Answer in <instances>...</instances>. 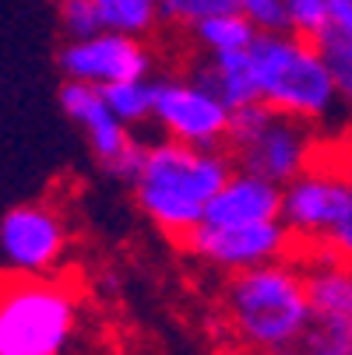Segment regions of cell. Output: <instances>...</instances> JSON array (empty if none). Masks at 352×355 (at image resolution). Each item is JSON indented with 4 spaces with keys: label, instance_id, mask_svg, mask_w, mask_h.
Instances as JSON below:
<instances>
[{
    "label": "cell",
    "instance_id": "obj_7",
    "mask_svg": "<svg viewBox=\"0 0 352 355\" xmlns=\"http://www.w3.org/2000/svg\"><path fill=\"white\" fill-rule=\"evenodd\" d=\"M289 243H292V232L282 218L250 222V225L205 222L187 236V246L197 261H205L208 268H219V271H229V275L282 261L289 253Z\"/></svg>",
    "mask_w": 352,
    "mask_h": 355
},
{
    "label": "cell",
    "instance_id": "obj_26",
    "mask_svg": "<svg viewBox=\"0 0 352 355\" xmlns=\"http://www.w3.org/2000/svg\"><path fill=\"white\" fill-rule=\"evenodd\" d=\"M349 176H352V159H349Z\"/></svg>",
    "mask_w": 352,
    "mask_h": 355
},
{
    "label": "cell",
    "instance_id": "obj_21",
    "mask_svg": "<svg viewBox=\"0 0 352 355\" xmlns=\"http://www.w3.org/2000/svg\"><path fill=\"white\" fill-rule=\"evenodd\" d=\"M60 21L67 39H88L95 32H103V18H99L95 0H60Z\"/></svg>",
    "mask_w": 352,
    "mask_h": 355
},
{
    "label": "cell",
    "instance_id": "obj_13",
    "mask_svg": "<svg viewBox=\"0 0 352 355\" xmlns=\"http://www.w3.org/2000/svg\"><path fill=\"white\" fill-rule=\"evenodd\" d=\"M314 320H352V261L317 246L303 268Z\"/></svg>",
    "mask_w": 352,
    "mask_h": 355
},
{
    "label": "cell",
    "instance_id": "obj_10",
    "mask_svg": "<svg viewBox=\"0 0 352 355\" xmlns=\"http://www.w3.org/2000/svg\"><path fill=\"white\" fill-rule=\"evenodd\" d=\"M67 246V229L46 205H22L11 208L0 222V250L15 271L25 275H49Z\"/></svg>",
    "mask_w": 352,
    "mask_h": 355
},
{
    "label": "cell",
    "instance_id": "obj_25",
    "mask_svg": "<svg viewBox=\"0 0 352 355\" xmlns=\"http://www.w3.org/2000/svg\"><path fill=\"white\" fill-rule=\"evenodd\" d=\"M328 8H331V32L328 35L352 42V0H328Z\"/></svg>",
    "mask_w": 352,
    "mask_h": 355
},
{
    "label": "cell",
    "instance_id": "obj_12",
    "mask_svg": "<svg viewBox=\"0 0 352 355\" xmlns=\"http://www.w3.org/2000/svg\"><path fill=\"white\" fill-rule=\"evenodd\" d=\"M271 218H282V183L258 176L250 169H233L222 190L215 193L205 222L250 225V222H271Z\"/></svg>",
    "mask_w": 352,
    "mask_h": 355
},
{
    "label": "cell",
    "instance_id": "obj_15",
    "mask_svg": "<svg viewBox=\"0 0 352 355\" xmlns=\"http://www.w3.org/2000/svg\"><path fill=\"white\" fill-rule=\"evenodd\" d=\"M197 46L205 49V57H222V53H243V49L254 46L258 28L243 18V11H222L212 15L205 21H197L194 28Z\"/></svg>",
    "mask_w": 352,
    "mask_h": 355
},
{
    "label": "cell",
    "instance_id": "obj_14",
    "mask_svg": "<svg viewBox=\"0 0 352 355\" xmlns=\"http://www.w3.org/2000/svg\"><path fill=\"white\" fill-rule=\"evenodd\" d=\"M194 74H197L201 81H208L233 110H240V106H246V103H258L254 74H250V49H243V53L205 57Z\"/></svg>",
    "mask_w": 352,
    "mask_h": 355
},
{
    "label": "cell",
    "instance_id": "obj_17",
    "mask_svg": "<svg viewBox=\"0 0 352 355\" xmlns=\"http://www.w3.org/2000/svg\"><path fill=\"white\" fill-rule=\"evenodd\" d=\"M95 8H99V18H103L106 28L131 32L141 39L162 21L159 0H95Z\"/></svg>",
    "mask_w": 352,
    "mask_h": 355
},
{
    "label": "cell",
    "instance_id": "obj_20",
    "mask_svg": "<svg viewBox=\"0 0 352 355\" xmlns=\"http://www.w3.org/2000/svg\"><path fill=\"white\" fill-rule=\"evenodd\" d=\"M159 8H162V21L194 28L197 21H205L212 15L240 11V0H159Z\"/></svg>",
    "mask_w": 352,
    "mask_h": 355
},
{
    "label": "cell",
    "instance_id": "obj_1",
    "mask_svg": "<svg viewBox=\"0 0 352 355\" xmlns=\"http://www.w3.org/2000/svg\"><path fill=\"white\" fill-rule=\"evenodd\" d=\"M229 173L233 162L219 148H197L162 137L144 148V162L131 190L137 208L156 229L187 239L208 218V208Z\"/></svg>",
    "mask_w": 352,
    "mask_h": 355
},
{
    "label": "cell",
    "instance_id": "obj_11",
    "mask_svg": "<svg viewBox=\"0 0 352 355\" xmlns=\"http://www.w3.org/2000/svg\"><path fill=\"white\" fill-rule=\"evenodd\" d=\"M60 106L85 130V137H88V144L95 151V159L103 162V166H110L113 159H120L124 151L137 141L131 134V127L110 110L106 92L99 88V85L67 78V85L60 88Z\"/></svg>",
    "mask_w": 352,
    "mask_h": 355
},
{
    "label": "cell",
    "instance_id": "obj_8",
    "mask_svg": "<svg viewBox=\"0 0 352 355\" xmlns=\"http://www.w3.org/2000/svg\"><path fill=\"white\" fill-rule=\"evenodd\" d=\"M60 71L74 81L110 88L117 81L148 78L152 74V53L141 42V35L103 28L88 39H67L60 53Z\"/></svg>",
    "mask_w": 352,
    "mask_h": 355
},
{
    "label": "cell",
    "instance_id": "obj_16",
    "mask_svg": "<svg viewBox=\"0 0 352 355\" xmlns=\"http://www.w3.org/2000/svg\"><path fill=\"white\" fill-rule=\"evenodd\" d=\"M106 92L110 110L127 123V127H141L152 123L156 116V81L152 78H131V81H117Z\"/></svg>",
    "mask_w": 352,
    "mask_h": 355
},
{
    "label": "cell",
    "instance_id": "obj_18",
    "mask_svg": "<svg viewBox=\"0 0 352 355\" xmlns=\"http://www.w3.org/2000/svg\"><path fill=\"white\" fill-rule=\"evenodd\" d=\"M282 355H352V320H314Z\"/></svg>",
    "mask_w": 352,
    "mask_h": 355
},
{
    "label": "cell",
    "instance_id": "obj_2",
    "mask_svg": "<svg viewBox=\"0 0 352 355\" xmlns=\"http://www.w3.org/2000/svg\"><path fill=\"white\" fill-rule=\"evenodd\" d=\"M250 74L258 103H268L310 127L328 123L345 106L324 46L296 32L258 35L250 46Z\"/></svg>",
    "mask_w": 352,
    "mask_h": 355
},
{
    "label": "cell",
    "instance_id": "obj_3",
    "mask_svg": "<svg viewBox=\"0 0 352 355\" xmlns=\"http://www.w3.org/2000/svg\"><path fill=\"white\" fill-rule=\"evenodd\" d=\"M226 313L233 331L258 352L282 355L314 324L303 268L285 257L236 271L226 285Z\"/></svg>",
    "mask_w": 352,
    "mask_h": 355
},
{
    "label": "cell",
    "instance_id": "obj_5",
    "mask_svg": "<svg viewBox=\"0 0 352 355\" xmlns=\"http://www.w3.org/2000/svg\"><path fill=\"white\" fill-rule=\"evenodd\" d=\"M226 148L240 169L268 176L282 187L314 166L310 123L285 116V113L271 110L268 103H246V106L233 110Z\"/></svg>",
    "mask_w": 352,
    "mask_h": 355
},
{
    "label": "cell",
    "instance_id": "obj_22",
    "mask_svg": "<svg viewBox=\"0 0 352 355\" xmlns=\"http://www.w3.org/2000/svg\"><path fill=\"white\" fill-rule=\"evenodd\" d=\"M243 18L258 28V35L268 32H289V8L285 0H240Z\"/></svg>",
    "mask_w": 352,
    "mask_h": 355
},
{
    "label": "cell",
    "instance_id": "obj_23",
    "mask_svg": "<svg viewBox=\"0 0 352 355\" xmlns=\"http://www.w3.org/2000/svg\"><path fill=\"white\" fill-rule=\"evenodd\" d=\"M321 46H324L328 64H331V71H335L342 103H345V110L352 113V42H349V39H338V35H324Z\"/></svg>",
    "mask_w": 352,
    "mask_h": 355
},
{
    "label": "cell",
    "instance_id": "obj_4",
    "mask_svg": "<svg viewBox=\"0 0 352 355\" xmlns=\"http://www.w3.org/2000/svg\"><path fill=\"white\" fill-rule=\"evenodd\" d=\"M78 331V292L49 275H0V355H64Z\"/></svg>",
    "mask_w": 352,
    "mask_h": 355
},
{
    "label": "cell",
    "instance_id": "obj_24",
    "mask_svg": "<svg viewBox=\"0 0 352 355\" xmlns=\"http://www.w3.org/2000/svg\"><path fill=\"white\" fill-rule=\"evenodd\" d=\"M321 246H328V250L338 253V257L352 261V190H349L345 205H342V211H338V218H335V225L328 229V236H324Z\"/></svg>",
    "mask_w": 352,
    "mask_h": 355
},
{
    "label": "cell",
    "instance_id": "obj_6",
    "mask_svg": "<svg viewBox=\"0 0 352 355\" xmlns=\"http://www.w3.org/2000/svg\"><path fill=\"white\" fill-rule=\"evenodd\" d=\"M229 120H233V106L197 74L156 81L152 123L162 130V137L197 144V148H222L229 137Z\"/></svg>",
    "mask_w": 352,
    "mask_h": 355
},
{
    "label": "cell",
    "instance_id": "obj_19",
    "mask_svg": "<svg viewBox=\"0 0 352 355\" xmlns=\"http://www.w3.org/2000/svg\"><path fill=\"white\" fill-rule=\"evenodd\" d=\"M289 8V32L321 42L331 32V8L328 0H285Z\"/></svg>",
    "mask_w": 352,
    "mask_h": 355
},
{
    "label": "cell",
    "instance_id": "obj_9",
    "mask_svg": "<svg viewBox=\"0 0 352 355\" xmlns=\"http://www.w3.org/2000/svg\"><path fill=\"white\" fill-rule=\"evenodd\" d=\"M349 190H352L349 169L310 166L282 187V222L296 239L321 246L345 205Z\"/></svg>",
    "mask_w": 352,
    "mask_h": 355
}]
</instances>
